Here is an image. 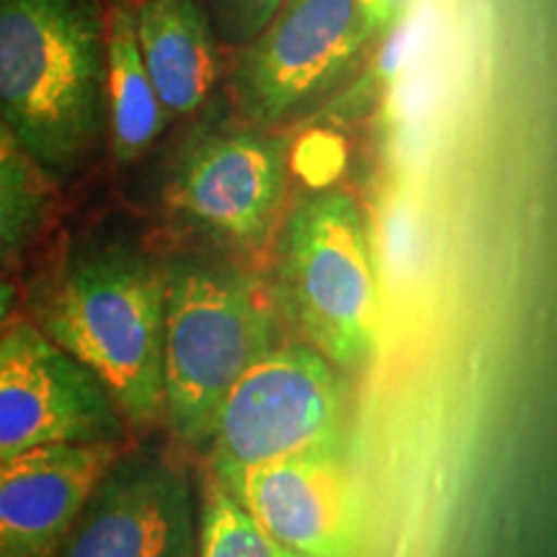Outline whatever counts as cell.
<instances>
[{
	"mask_svg": "<svg viewBox=\"0 0 557 557\" xmlns=\"http://www.w3.org/2000/svg\"><path fill=\"white\" fill-rule=\"evenodd\" d=\"M32 323L107 387L127 426L163 416L165 269L129 238L70 243L34 284Z\"/></svg>",
	"mask_w": 557,
	"mask_h": 557,
	"instance_id": "cell-1",
	"label": "cell"
},
{
	"mask_svg": "<svg viewBox=\"0 0 557 557\" xmlns=\"http://www.w3.org/2000/svg\"><path fill=\"white\" fill-rule=\"evenodd\" d=\"M0 124L54 184L109 148L101 0H0Z\"/></svg>",
	"mask_w": 557,
	"mask_h": 557,
	"instance_id": "cell-2",
	"label": "cell"
},
{
	"mask_svg": "<svg viewBox=\"0 0 557 557\" xmlns=\"http://www.w3.org/2000/svg\"><path fill=\"white\" fill-rule=\"evenodd\" d=\"M163 269V416L181 444L205 451L230 389L278 346L276 305L238 263L184 253Z\"/></svg>",
	"mask_w": 557,
	"mask_h": 557,
	"instance_id": "cell-3",
	"label": "cell"
},
{
	"mask_svg": "<svg viewBox=\"0 0 557 557\" xmlns=\"http://www.w3.org/2000/svg\"><path fill=\"white\" fill-rule=\"evenodd\" d=\"M271 297L336 369L359 372L377 361L385 295L372 230L351 191H315L289 209L278 230Z\"/></svg>",
	"mask_w": 557,
	"mask_h": 557,
	"instance_id": "cell-4",
	"label": "cell"
},
{
	"mask_svg": "<svg viewBox=\"0 0 557 557\" xmlns=\"http://www.w3.org/2000/svg\"><path fill=\"white\" fill-rule=\"evenodd\" d=\"M338 369L308 344H278L235 382L205 449L209 478L297 457H346Z\"/></svg>",
	"mask_w": 557,
	"mask_h": 557,
	"instance_id": "cell-5",
	"label": "cell"
},
{
	"mask_svg": "<svg viewBox=\"0 0 557 557\" xmlns=\"http://www.w3.org/2000/svg\"><path fill=\"white\" fill-rule=\"evenodd\" d=\"M374 41L357 0H284L235 52L230 94L248 124L278 132L336 90Z\"/></svg>",
	"mask_w": 557,
	"mask_h": 557,
	"instance_id": "cell-6",
	"label": "cell"
},
{
	"mask_svg": "<svg viewBox=\"0 0 557 557\" xmlns=\"http://www.w3.org/2000/svg\"><path fill=\"white\" fill-rule=\"evenodd\" d=\"M287 191V137L243 124L194 137L173 169L165 199L194 235L233 253H256L274 238Z\"/></svg>",
	"mask_w": 557,
	"mask_h": 557,
	"instance_id": "cell-7",
	"label": "cell"
},
{
	"mask_svg": "<svg viewBox=\"0 0 557 557\" xmlns=\"http://www.w3.org/2000/svg\"><path fill=\"white\" fill-rule=\"evenodd\" d=\"M127 421L81 361L16 320L0 336V455L50 444H122Z\"/></svg>",
	"mask_w": 557,
	"mask_h": 557,
	"instance_id": "cell-8",
	"label": "cell"
},
{
	"mask_svg": "<svg viewBox=\"0 0 557 557\" xmlns=\"http://www.w3.org/2000/svg\"><path fill=\"white\" fill-rule=\"evenodd\" d=\"M199 498L176 459L120 451L58 557H197Z\"/></svg>",
	"mask_w": 557,
	"mask_h": 557,
	"instance_id": "cell-9",
	"label": "cell"
},
{
	"mask_svg": "<svg viewBox=\"0 0 557 557\" xmlns=\"http://www.w3.org/2000/svg\"><path fill=\"white\" fill-rule=\"evenodd\" d=\"M271 540L299 557H354L361 517L336 457H297L212 478Z\"/></svg>",
	"mask_w": 557,
	"mask_h": 557,
	"instance_id": "cell-10",
	"label": "cell"
},
{
	"mask_svg": "<svg viewBox=\"0 0 557 557\" xmlns=\"http://www.w3.org/2000/svg\"><path fill=\"white\" fill-rule=\"evenodd\" d=\"M122 444H50L0 455V557H58Z\"/></svg>",
	"mask_w": 557,
	"mask_h": 557,
	"instance_id": "cell-11",
	"label": "cell"
},
{
	"mask_svg": "<svg viewBox=\"0 0 557 557\" xmlns=\"http://www.w3.org/2000/svg\"><path fill=\"white\" fill-rule=\"evenodd\" d=\"M137 47L169 120H189L212 99L222 47L199 0H139Z\"/></svg>",
	"mask_w": 557,
	"mask_h": 557,
	"instance_id": "cell-12",
	"label": "cell"
},
{
	"mask_svg": "<svg viewBox=\"0 0 557 557\" xmlns=\"http://www.w3.org/2000/svg\"><path fill=\"white\" fill-rule=\"evenodd\" d=\"M107 116L109 148L120 165L135 163L163 137L169 114L137 47L127 5L107 11Z\"/></svg>",
	"mask_w": 557,
	"mask_h": 557,
	"instance_id": "cell-13",
	"label": "cell"
},
{
	"mask_svg": "<svg viewBox=\"0 0 557 557\" xmlns=\"http://www.w3.org/2000/svg\"><path fill=\"white\" fill-rule=\"evenodd\" d=\"M54 181L0 124V274L16 267L52 218Z\"/></svg>",
	"mask_w": 557,
	"mask_h": 557,
	"instance_id": "cell-14",
	"label": "cell"
},
{
	"mask_svg": "<svg viewBox=\"0 0 557 557\" xmlns=\"http://www.w3.org/2000/svg\"><path fill=\"white\" fill-rule=\"evenodd\" d=\"M197 557H299L269 537L230 498L225 487L207 478L199 504Z\"/></svg>",
	"mask_w": 557,
	"mask_h": 557,
	"instance_id": "cell-15",
	"label": "cell"
},
{
	"mask_svg": "<svg viewBox=\"0 0 557 557\" xmlns=\"http://www.w3.org/2000/svg\"><path fill=\"white\" fill-rule=\"evenodd\" d=\"M220 47L238 52L256 39L284 0H199Z\"/></svg>",
	"mask_w": 557,
	"mask_h": 557,
	"instance_id": "cell-16",
	"label": "cell"
},
{
	"mask_svg": "<svg viewBox=\"0 0 557 557\" xmlns=\"http://www.w3.org/2000/svg\"><path fill=\"white\" fill-rule=\"evenodd\" d=\"M357 5L374 37L382 39L400 24L410 0H357Z\"/></svg>",
	"mask_w": 557,
	"mask_h": 557,
	"instance_id": "cell-17",
	"label": "cell"
},
{
	"mask_svg": "<svg viewBox=\"0 0 557 557\" xmlns=\"http://www.w3.org/2000/svg\"><path fill=\"white\" fill-rule=\"evenodd\" d=\"M16 305H18V287L9 276L0 274V336H3V331L11 325Z\"/></svg>",
	"mask_w": 557,
	"mask_h": 557,
	"instance_id": "cell-18",
	"label": "cell"
}]
</instances>
